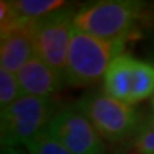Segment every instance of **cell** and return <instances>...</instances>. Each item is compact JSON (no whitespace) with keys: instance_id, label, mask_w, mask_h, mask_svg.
<instances>
[{"instance_id":"obj_7","label":"cell","mask_w":154,"mask_h":154,"mask_svg":"<svg viewBox=\"0 0 154 154\" xmlns=\"http://www.w3.org/2000/svg\"><path fill=\"white\" fill-rule=\"evenodd\" d=\"M34 22L23 20L16 27L2 34L0 42V67L16 74L33 56L34 51Z\"/></svg>"},{"instance_id":"obj_6","label":"cell","mask_w":154,"mask_h":154,"mask_svg":"<svg viewBox=\"0 0 154 154\" xmlns=\"http://www.w3.org/2000/svg\"><path fill=\"white\" fill-rule=\"evenodd\" d=\"M72 154H104V140L76 106L54 113L46 128Z\"/></svg>"},{"instance_id":"obj_2","label":"cell","mask_w":154,"mask_h":154,"mask_svg":"<svg viewBox=\"0 0 154 154\" xmlns=\"http://www.w3.org/2000/svg\"><path fill=\"white\" fill-rule=\"evenodd\" d=\"M124 43H111L74 29L67 54L64 83L88 86L104 79L111 61L123 53Z\"/></svg>"},{"instance_id":"obj_14","label":"cell","mask_w":154,"mask_h":154,"mask_svg":"<svg viewBox=\"0 0 154 154\" xmlns=\"http://www.w3.org/2000/svg\"><path fill=\"white\" fill-rule=\"evenodd\" d=\"M24 19L19 16L11 2H6V0L0 2V36L16 27Z\"/></svg>"},{"instance_id":"obj_15","label":"cell","mask_w":154,"mask_h":154,"mask_svg":"<svg viewBox=\"0 0 154 154\" xmlns=\"http://www.w3.org/2000/svg\"><path fill=\"white\" fill-rule=\"evenodd\" d=\"M2 154H27L22 147H3Z\"/></svg>"},{"instance_id":"obj_10","label":"cell","mask_w":154,"mask_h":154,"mask_svg":"<svg viewBox=\"0 0 154 154\" xmlns=\"http://www.w3.org/2000/svg\"><path fill=\"white\" fill-rule=\"evenodd\" d=\"M11 3L24 20H38L67 7L63 0H13Z\"/></svg>"},{"instance_id":"obj_5","label":"cell","mask_w":154,"mask_h":154,"mask_svg":"<svg viewBox=\"0 0 154 154\" xmlns=\"http://www.w3.org/2000/svg\"><path fill=\"white\" fill-rule=\"evenodd\" d=\"M73 7H64L34 22V51L64 80L70 40L74 32Z\"/></svg>"},{"instance_id":"obj_8","label":"cell","mask_w":154,"mask_h":154,"mask_svg":"<svg viewBox=\"0 0 154 154\" xmlns=\"http://www.w3.org/2000/svg\"><path fill=\"white\" fill-rule=\"evenodd\" d=\"M16 76L22 93L36 97H51L64 83L63 77L37 56H33Z\"/></svg>"},{"instance_id":"obj_4","label":"cell","mask_w":154,"mask_h":154,"mask_svg":"<svg viewBox=\"0 0 154 154\" xmlns=\"http://www.w3.org/2000/svg\"><path fill=\"white\" fill-rule=\"evenodd\" d=\"M50 97L23 94L13 104L0 110L2 147H22L44 131L53 119Z\"/></svg>"},{"instance_id":"obj_11","label":"cell","mask_w":154,"mask_h":154,"mask_svg":"<svg viewBox=\"0 0 154 154\" xmlns=\"http://www.w3.org/2000/svg\"><path fill=\"white\" fill-rule=\"evenodd\" d=\"M22 96L23 93L17 76L0 67V109L5 110Z\"/></svg>"},{"instance_id":"obj_12","label":"cell","mask_w":154,"mask_h":154,"mask_svg":"<svg viewBox=\"0 0 154 154\" xmlns=\"http://www.w3.org/2000/svg\"><path fill=\"white\" fill-rule=\"evenodd\" d=\"M24 149L27 154H72L66 147H63L47 130L37 134L30 140Z\"/></svg>"},{"instance_id":"obj_3","label":"cell","mask_w":154,"mask_h":154,"mask_svg":"<svg viewBox=\"0 0 154 154\" xmlns=\"http://www.w3.org/2000/svg\"><path fill=\"white\" fill-rule=\"evenodd\" d=\"M74 106L106 141L120 143L133 138L141 124L140 116L131 104L113 99L104 91L84 94Z\"/></svg>"},{"instance_id":"obj_1","label":"cell","mask_w":154,"mask_h":154,"mask_svg":"<svg viewBox=\"0 0 154 154\" xmlns=\"http://www.w3.org/2000/svg\"><path fill=\"white\" fill-rule=\"evenodd\" d=\"M143 3L134 0H104L79 9L74 29L97 38L124 43L141 16Z\"/></svg>"},{"instance_id":"obj_16","label":"cell","mask_w":154,"mask_h":154,"mask_svg":"<svg viewBox=\"0 0 154 154\" xmlns=\"http://www.w3.org/2000/svg\"><path fill=\"white\" fill-rule=\"evenodd\" d=\"M150 100H151V107H153V110H154V94H153V97H151Z\"/></svg>"},{"instance_id":"obj_9","label":"cell","mask_w":154,"mask_h":154,"mask_svg":"<svg viewBox=\"0 0 154 154\" xmlns=\"http://www.w3.org/2000/svg\"><path fill=\"white\" fill-rule=\"evenodd\" d=\"M137 59L121 53L111 61L103 79V91L113 99L131 104ZM133 106V104H131Z\"/></svg>"},{"instance_id":"obj_13","label":"cell","mask_w":154,"mask_h":154,"mask_svg":"<svg viewBox=\"0 0 154 154\" xmlns=\"http://www.w3.org/2000/svg\"><path fill=\"white\" fill-rule=\"evenodd\" d=\"M131 143L136 154H154V114L141 121Z\"/></svg>"}]
</instances>
